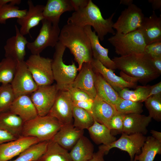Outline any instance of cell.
<instances>
[{"mask_svg": "<svg viewBox=\"0 0 161 161\" xmlns=\"http://www.w3.org/2000/svg\"><path fill=\"white\" fill-rule=\"evenodd\" d=\"M55 84L38 86L30 96L39 116L47 115L58 92Z\"/></svg>", "mask_w": 161, "mask_h": 161, "instance_id": "13", "label": "cell"}, {"mask_svg": "<svg viewBox=\"0 0 161 161\" xmlns=\"http://www.w3.org/2000/svg\"><path fill=\"white\" fill-rule=\"evenodd\" d=\"M115 13H113L108 18L104 19L99 7L91 0H89L85 7L75 11L68 18L67 23L82 27L86 26H92L97 33L99 39L102 41L108 33L114 35L112 19Z\"/></svg>", "mask_w": 161, "mask_h": 161, "instance_id": "3", "label": "cell"}, {"mask_svg": "<svg viewBox=\"0 0 161 161\" xmlns=\"http://www.w3.org/2000/svg\"><path fill=\"white\" fill-rule=\"evenodd\" d=\"M27 3L29 9L26 13L17 20V23L20 26V32L24 36L30 34V30L37 26L44 19L43 12L44 6L35 5L31 0H29Z\"/></svg>", "mask_w": 161, "mask_h": 161, "instance_id": "17", "label": "cell"}, {"mask_svg": "<svg viewBox=\"0 0 161 161\" xmlns=\"http://www.w3.org/2000/svg\"><path fill=\"white\" fill-rule=\"evenodd\" d=\"M125 114L116 113L110 120L108 127L118 133L123 132V125Z\"/></svg>", "mask_w": 161, "mask_h": 161, "instance_id": "40", "label": "cell"}, {"mask_svg": "<svg viewBox=\"0 0 161 161\" xmlns=\"http://www.w3.org/2000/svg\"><path fill=\"white\" fill-rule=\"evenodd\" d=\"M52 59L40 55H30L25 61L27 68L38 86L52 85L54 81Z\"/></svg>", "mask_w": 161, "mask_h": 161, "instance_id": "8", "label": "cell"}, {"mask_svg": "<svg viewBox=\"0 0 161 161\" xmlns=\"http://www.w3.org/2000/svg\"><path fill=\"white\" fill-rule=\"evenodd\" d=\"M116 113L113 106L96 95L92 109V115L95 120L108 127L110 120Z\"/></svg>", "mask_w": 161, "mask_h": 161, "instance_id": "26", "label": "cell"}, {"mask_svg": "<svg viewBox=\"0 0 161 161\" xmlns=\"http://www.w3.org/2000/svg\"><path fill=\"white\" fill-rule=\"evenodd\" d=\"M93 144L83 135L71 149L69 153L72 161H89L94 154Z\"/></svg>", "mask_w": 161, "mask_h": 161, "instance_id": "27", "label": "cell"}, {"mask_svg": "<svg viewBox=\"0 0 161 161\" xmlns=\"http://www.w3.org/2000/svg\"><path fill=\"white\" fill-rule=\"evenodd\" d=\"M73 124L76 129L84 130L87 129L93 124L94 119L90 113L86 110L73 105L72 110Z\"/></svg>", "mask_w": 161, "mask_h": 161, "instance_id": "34", "label": "cell"}, {"mask_svg": "<svg viewBox=\"0 0 161 161\" xmlns=\"http://www.w3.org/2000/svg\"><path fill=\"white\" fill-rule=\"evenodd\" d=\"M133 161H137L136 159L135 158H134V159Z\"/></svg>", "mask_w": 161, "mask_h": 161, "instance_id": "53", "label": "cell"}, {"mask_svg": "<svg viewBox=\"0 0 161 161\" xmlns=\"http://www.w3.org/2000/svg\"><path fill=\"white\" fill-rule=\"evenodd\" d=\"M146 138L144 135L140 134H128L122 133L119 139L108 145L99 146L98 150L106 155L111 149L118 148L126 152L130 157V161H133L135 155L140 153Z\"/></svg>", "mask_w": 161, "mask_h": 161, "instance_id": "9", "label": "cell"}, {"mask_svg": "<svg viewBox=\"0 0 161 161\" xmlns=\"http://www.w3.org/2000/svg\"><path fill=\"white\" fill-rule=\"evenodd\" d=\"M144 17L141 9L133 4L122 12L113 28L116 32L127 34L138 29Z\"/></svg>", "mask_w": 161, "mask_h": 161, "instance_id": "10", "label": "cell"}, {"mask_svg": "<svg viewBox=\"0 0 161 161\" xmlns=\"http://www.w3.org/2000/svg\"><path fill=\"white\" fill-rule=\"evenodd\" d=\"M87 130L91 138L97 144L106 145L116 140V137L111 133V130L108 127L95 120Z\"/></svg>", "mask_w": 161, "mask_h": 161, "instance_id": "29", "label": "cell"}, {"mask_svg": "<svg viewBox=\"0 0 161 161\" xmlns=\"http://www.w3.org/2000/svg\"><path fill=\"white\" fill-rule=\"evenodd\" d=\"M9 110L18 116L24 122L30 120L38 115L30 96L27 95L16 97Z\"/></svg>", "mask_w": 161, "mask_h": 161, "instance_id": "22", "label": "cell"}, {"mask_svg": "<svg viewBox=\"0 0 161 161\" xmlns=\"http://www.w3.org/2000/svg\"><path fill=\"white\" fill-rule=\"evenodd\" d=\"M94 100L73 102L74 106L82 108L92 115V109Z\"/></svg>", "mask_w": 161, "mask_h": 161, "instance_id": "44", "label": "cell"}, {"mask_svg": "<svg viewBox=\"0 0 161 161\" xmlns=\"http://www.w3.org/2000/svg\"><path fill=\"white\" fill-rule=\"evenodd\" d=\"M21 2V0H0V7L10 3L16 5L19 4Z\"/></svg>", "mask_w": 161, "mask_h": 161, "instance_id": "50", "label": "cell"}, {"mask_svg": "<svg viewBox=\"0 0 161 161\" xmlns=\"http://www.w3.org/2000/svg\"><path fill=\"white\" fill-rule=\"evenodd\" d=\"M67 90L72 102L94 100L87 94L79 89L70 87Z\"/></svg>", "mask_w": 161, "mask_h": 161, "instance_id": "42", "label": "cell"}, {"mask_svg": "<svg viewBox=\"0 0 161 161\" xmlns=\"http://www.w3.org/2000/svg\"><path fill=\"white\" fill-rule=\"evenodd\" d=\"M37 161H72L68 150L52 140L49 141L47 148Z\"/></svg>", "mask_w": 161, "mask_h": 161, "instance_id": "30", "label": "cell"}, {"mask_svg": "<svg viewBox=\"0 0 161 161\" xmlns=\"http://www.w3.org/2000/svg\"><path fill=\"white\" fill-rule=\"evenodd\" d=\"M151 118L141 114L132 113L125 114L123 125V132L130 134H147V127L151 120Z\"/></svg>", "mask_w": 161, "mask_h": 161, "instance_id": "21", "label": "cell"}, {"mask_svg": "<svg viewBox=\"0 0 161 161\" xmlns=\"http://www.w3.org/2000/svg\"><path fill=\"white\" fill-rule=\"evenodd\" d=\"M91 63L94 72L100 74L117 92L123 88L136 87V83L127 81L116 75L113 70L105 66L98 60L93 58Z\"/></svg>", "mask_w": 161, "mask_h": 161, "instance_id": "18", "label": "cell"}, {"mask_svg": "<svg viewBox=\"0 0 161 161\" xmlns=\"http://www.w3.org/2000/svg\"><path fill=\"white\" fill-rule=\"evenodd\" d=\"M133 2V0H121L120 4L125 5L129 6L132 4Z\"/></svg>", "mask_w": 161, "mask_h": 161, "instance_id": "52", "label": "cell"}, {"mask_svg": "<svg viewBox=\"0 0 161 161\" xmlns=\"http://www.w3.org/2000/svg\"><path fill=\"white\" fill-rule=\"evenodd\" d=\"M161 95V82L152 86H151L149 97Z\"/></svg>", "mask_w": 161, "mask_h": 161, "instance_id": "46", "label": "cell"}, {"mask_svg": "<svg viewBox=\"0 0 161 161\" xmlns=\"http://www.w3.org/2000/svg\"><path fill=\"white\" fill-rule=\"evenodd\" d=\"M116 112L124 114L132 113L141 114L143 112V104L122 98L114 106Z\"/></svg>", "mask_w": 161, "mask_h": 161, "instance_id": "37", "label": "cell"}, {"mask_svg": "<svg viewBox=\"0 0 161 161\" xmlns=\"http://www.w3.org/2000/svg\"><path fill=\"white\" fill-rule=\"evenodd\" d=\"M11 58L5 57L0 61V83L11 84L14 78L18 63Z\"/></svg>", "mask_w": 161, "mask_h": 161, "instance_id": "35", "label": "cell"}, {"mask_svg": "<svg viewBox=\"0 0 161 161\" xmlns=\"http://www.w3.org/2000/svg\"><path fill=\"white\" fill-rule=\"evenodd\" d=\"M0 90V113L9 110L16 97L10 84H2Z\"/></svg>", "mask_w": 161, "mask_h": 161, "instance_id": "38", "label": "cell"}, {"mask_svg": "<svg viewBox=\"0 0 161 161\" xmlns=\"http://www.w3.org/2000/svg\"><path fill=\"white\" fill-rule=\"evenodd\" d=\"M71 4L75 11L86 7L89 0H70Z\"/></svg>", "mask_w": 161, "mask_h": 161, "instance_id": "45", "label": "cell"}, {"mask_svg": "<svg viewBox=\"0 0 161 161\" xmlns=\"http://www.w3.org/2000/svg\"><path fill=\"white\" fill-rule=\"evenodd\" d=\"M150 85L139 86L134 90H130L127 88H123L118 92L122 99L138 102L144 101L149 97L150 89Z\"/></svg>", "mask_w": 161, "mask_h": 161, "instance_id": "33", "label": "cell"}, {"mask_svg": "<svg viewBox=\"0 0 161 161\" xmlns=\"http://www.w3.org/2000/svg\"><path fill=\"white\" fill-rule=\"evenodd\" d=\"M48 142L35 144L21 153L15 159L9 161H37L45 151Z\"/></svg>", "mask_w": 161, "mask_h": 161, "instance_id": "32", "label": "cell"}, {"mask_svg": "<svg viewBox=\"0 0 161 161\" xmlns=\"http://www.w3.org/2000/svg\"><path fill=\"white\" fill-rule=\"evenodd\" d=\"M95 72V84L97 95L114 107L121 98L98 73Z\"/></svg>", "mask_w": 161, "mask_h": 161, "instance_id": "25", "label": "cell"}, {"mask_svg": "<svg viewBox=\"0 0 161 161\" xmlns=\"http://www.w3.org/2000/svg\"><path fill=\"white\" fill-rule=\"evenodd\" d=\"M39 33L32 42H28L27 47L32 55H40L48 47H55L58 42L61 32L59 24H53L44 19Z\"/></svg>", "mask_w": 161, "mask_h": 161, "instance_id": "7", "label": "cell"}, {"mask_svg": "<svg viewBox=\"0 0 161 161\" xmlns=\"http://www.w3.org/2000/svg\"><path fill=\"white\" fill-rule=\"evenodd\" d=\"M150 132L152 135V137L157 140L161 142V132L160 131L151 130Z\"/></svg>", "mask_w": 161, "mask_h": 161, "instance_id": "51", "label": "cell"}, {"mask_svg": "<svg viewBox=\"0 0 161 161\" xmlns=\"http://www.w3.org/2000/svg\"><path fill=\"white\" fill-rule=\"evenodd\" d=\"M146 44L161 40V16L158 17L154 10L149 17H145L140 27Z\"/></svg>", "mask_w": 161, "mask_h": 161, "instance_id": "23", "label": "cell"}, {"mask_svg": "<svg viewBox=\"0 0 161 161\" xmlns=\"http://www.w3.org/2000/svg\"><path fill=\"white\" fill-rule=\"evenodd\" d=\"M149 116L157 122L161 121V95L148 97L145 101Z\"/></svg>", "mask_w": 161, "mask_h": 161, "instance_id": "39", "label": "cell"}, {"mask_svg": "<svg viewBox=\"0 0 161 161\" xmlns=\"http://www.w3.org/2000/svg\"><path fill=\"white\" fill-rule=\"evenodd\" d=\"M144 53L150 58L161 57V40L157 41L146 45Z\"/></svg>", "mask_w": 161, "mask_h": 161, "instance_id": "41", "label": "cell"}, {"mask_svg": "<svg viewBox=\"0 0 161 161\" xmlns=\"http://www.w3.org/2000/svg\"><path fill=\"white\" fill-rule=\"evenodd\" d=\"M73 105L67 90H59L48 115L56 118L62 125L73 123Z\"/></svg>", "mask_w": 161, "mask_h": 161, "instance_id": "12", "label": "cell"}, {"mask_svg": "<svg viewBox=\"0 0 161 161\" xmlns=\"http://www.w3.org/2000/svg\"><path fill=\"white\" fill-rule=\"evenodd\" d=\"M18 138L9 132L0 128V144L16 140Z\"/></svg>", "mask_w": 161, "mask_h": 161, "instance_id": "43", "label": "cell"}, {"mask_svg": "<svg viewBox=\"0 0 161 161\" xmlns=\"http://www.w3.org/2000/svg\"><path fill=\"white\" fill-rule=\"evenodd\" d=\"M10 84L16 98L20 95L30 94L38 87L24 61L18 62L14 76Z\"/></svg>", "mask_w": 161, "mask_h": 161, "instance_id": "11", "label": "cell"}, {"mask_svg": "<svg viewBox=\"0 0 161 161\" xmlns=\"http://www.w3.org/2000/svg\"><path fill=\"white\" fill-rule=\"evenodd\" d=\"M27 9L20 10L18 7L11 3L0 7V24H5L9 19L20 18L26 13Z\"/></svg>", "mask_w": 161, "mask_h": 161, "instance_id": "36", "label": "cell"}, {"mask_svg": "<svg viewBox=\"0 0 161 161\" xmlns=\"http://www.w3.org/2000/svg\"><path fill=\"white\" fill-rule=\"evenodd\" d=\"M33 137L21 136L0 144V161H9L31 146L40 142Z\"/></svg>", "mask_w": 161, "mask_h": 161, "instance_id": "14", "label": "cell"}, {"mask_svg": "<svg viewBox=\"0 0 161 161\" xmlns=\"http://www.w3.org/2000/svg\"><path fill=\"white\" fill-rule=\"evenodd\" d=\"M73 10H74L70 0H48L44 6L43 15L44 19L59 24L62 14Z\"/></svg>", "mask_w": 161, "mask_h": 161, "instance_id": "24", "label": "cell"}, {"mask_svg": "<svg viewBox=\"0 0 161 161\" xmlns=\"http://www.w3.org/2000/svg\"><path fill=\"white\" fill-rule=\"evenodd\" d=\"M84 29L90 40L93 58L98 60L108 69L113 71L116 69L114 63L109 57V49L101 45L98 36L94 31H92L91 27L86 26Z\"/></svg>", "mask_w": 161, "mask_h": 161, "instance_id": "19", "label": "cell"}, {"mask_svg": "<svg viewBox=\"0 0 161 161\" xmlns=\"http://www.w3.org/2000/svg\"><path fill=\"white\" fill-rule=\"evenodd\" d=\"M0 89H1V87H0Z\"/></svg>", "mask_w": 161, "mask_h": 161, "instance_id": "54", "label": "cell"}, {"mask_svg": "<svg viewBox=\"0 0 161 161\" xmlns=\"http://www.w3.org/2000/svg\"><path fill=\"white\" fill-rule=\"evenodd\" d=\"M15 28L16 35L8 38L4 46L5 57L17 62L24 61L26 55V47L28 41L26 37L20 32L16 25Z\"/></svg>", "mask_w": 161, "mask_h": 161, "instance_id": "15", "label": "cell"}, {"mask_svg": "<svg viewBox=\"0 0 161 161\" xmlns=\"http://www.w3.org/2000/svg\"><path fill=\"white\" fill-rule=\"evenodd\" d=\"M83 133L84 130L76 129L73 123L64 125L51 140L67 150H71Z\"/></svg>", "mask_w": 161, "mask_h": 161, "instance_id": "20", "label": "cell"}, {"mask_svg": "<svg viewBox=\"0 0 161 161\" xmlns=\"http://www.w3.org/2000/svg\"><path fill=\"white\" fill-rule=\"evenodd\" d=\"M59 41L68 48L78 65V71L83 64L91 63L93 58L90 40L84 27L68 24L61 30Z\"/></svg>", "mask_w": 161, "mask_h": 161, "instance_id": "2", "label": "cell"}, {"mask_svg": "<svg viewBox=\"0 0 161 161\" xmlns=\"http://www.w3.org/2000/svg\"><path fill=\"white\" fill-rule=\"evenodd\" d=\"M24 122L9 110L0 113V128L19 138L21 136Z\"/></svg>", "mask_w": 161, "mask_h": 161, "instance_id": "28", "label": "cell"}, {"mask_svg": "<svg viewBox=\"0 0 161 161\" xmlns=\"http://www.w3.org/2000/svg\"><path fill=\"white\" fill-rule=\"evenodd\" d=\"M62 126L56 118L49 115H38L24 122L21 136L35 137L40 142L49 141Z\"/></svg>", "mask_w": 161, "mask_h": 161, "instance_id": "5", "label": "cell"}, {"mask_svg": "<svg viewBox=\"0 0 161 161\" xmlns=\"http://www.w3.org/2000/svg\"><path fill=\"white\" fill-rule=\"evenodd\" d=\"M104 155L103 152L98 150L94 153L92 158L89 161H105L103 158Z\"/></svg>", "mask_w": 161, "mask_h": 161, "instance_id": "48", "label": "cell"}, {"mask_svg": "<svg viewBox=\"0 0 161 161\" xmlns=\"http://www.w3.org/2000/svg\"><path fill=\"white\" fill-rule=\"evenodd\" d=\"M55 47L52 62L54 80L58 91L67 90L71 87L78 71L74 62L67 65L63 62V57L66 47L58 41Z\"/></svg>", "mask_w": 161, "mask_h": 161, "instance_id": "4", "label": "cell"}, {"mask_svg": "<svg viewBox=\"0 0 161 161\" xmlns=\"http://www.w3.org/2000/svg\"><path fill=\"white\" fill-rule=\"evenodd\" d=\"M152 64L160 75L161 74V57L150 58Z\"/></svg>", "mask_w": 161, "mask_h": 161, "instance_id": "47", "label": "cell"}, {"mask_svg": "<svg viewBox=\"0 0 161 161\" xmlns=\"http://www.w3.org/2000/svg\"><path fill=\"white\" fill-rule=\"evenodd\" d=\"M148 2L151 4L152 7L154 10L161 9V0H148Z\"/></svg>", "mask_w": 161, "mask_h": 161, "instance_id": "49", "label": "cell"}, {"mask_svg": "<svg viewBox=\"0 0 161 161\" xmlns=\"http://www.w3.org/2000/svg\"><path fill=\"white\" fill-rule=\"evenodd\" d=\"M112 60L116 68L121 70V77L128 82L146 83L160 75L144 53L114 57Z\"/></svg>", "mask_w": 161, "mask_h": 161, "instance_id": "1", "label": "cell"}, {"mask_svg": "<svg viewBox=\"0 0 161 161\" xmlns=\"http://www.w3.org/2000/svg\"><path fill=\"white\" fill-rule=\"evenodd\" d=\"M91 63L83 64L71 87L81 90L94 99L97 93L95 84V72Z\"/></svg>", "mask_w": 161, "mask_h": 161, "instance_id": "16", "label": "cell"}, {"mask_svg": "<svg viewBox=\"0 0 161 161\" xmlns=\"http://www.w3.org/2000/svg\"><path fill=\"white\" fill-rule=\"evenodd\" d=\"M161 154V142L151 136L146 137V140L139 155H135L137 161H153L156 156Z\"/></svg>", "mask_w": 161, "mask_h": 161, "instance_id": "31", "label": "cell"}, {"mask_svg": "<svg viewBox=\"0 0 161 161\" xmlns=\"http://www.w3.org/2000/svg\"><path fill=\"white\" fill-rule=\"evenodd\" d=\"M108 41L120 56L144 53L146 45L139 29L126 34L116 32Z\"/></svg>", "mask_w": 161, "mask_h": 161, "instance_id": "6", "label": "cell"}]
</instances>
